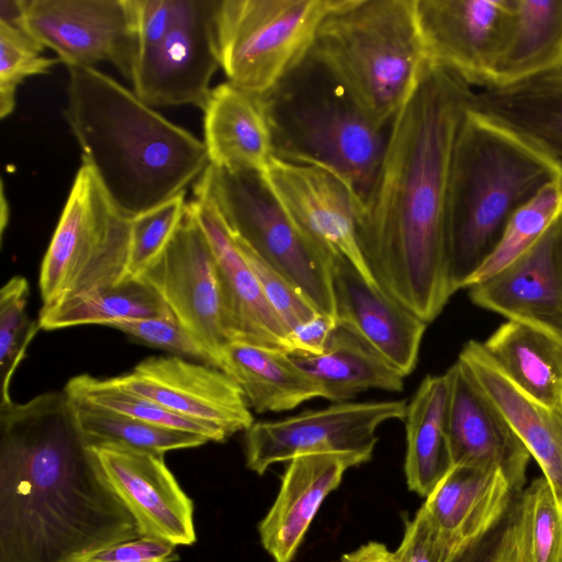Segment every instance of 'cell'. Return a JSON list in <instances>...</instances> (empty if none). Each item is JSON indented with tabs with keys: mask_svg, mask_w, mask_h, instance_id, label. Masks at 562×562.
<instances>
[{
	"mask_svg": "<svg viewBox=\"0 0 562 562\" xmlns=\"http://www.w3.org/2000/svg\"><path fill=\"white\" fill-rule=\"evenodd\" d=\"M475 91L428 66L390 125L384 157L358 213L360 248L378 286L431 323L456 293L447 199L452 151Z\"/></svg>",
	"mask_w": 562,
	"mask_h": 562,
	"instance_id": "obj_1",
	"label": "cell"
},
{
	"mask_svg": "<svg viewBox=\"0 0 562 562\" xmlns=\"http://www.w3.org/2000/svg\"><path fill=\"white\" fill-rule=\"evenodd\" d=\"M140 536L64 391L0 405V562H88Z\"/></svg>",
	"mask_w": 562,
	"mask_h": 562,
	"instance_id": "obj_2",
	"label": "cell"
},
{
	"mask_svg": "<svg viewBox=\"0 0 562 562\" xmlns=\"http://www.w3.org/2000/svg\"><path fill=\"white\" fill-rule=\"evenodd\" d=\"M66 121L112 203L138 216L186 192L210 165L204 142L94 67H68Z\"/></svg>",
	"mask_w": 562,
	"mask_h": 562,
	"instance_id": "obj_3",
	"label": "cell"
},
{
	"mask_svg": "<svg viewBox=\"0 0 562 562\" xmlns=\"http://www.w3.org/2000/svg\"><path fill=\"white\" fill-rule=\"evenodd\" d=\"M562 180V161L475 110L458 132L449 173L447 226L454 291L485 260L514 213Z\"/></svg>",
	"mask_w": 562,
	"mask_h": 562,
	"instance_id": "obj_4",
	"label": "cell"
},
{
	"mask_svg": "<svg viewBox=\"0 0 562 562\" xmlns=\"http://www.w3.org/2000/svg\"><path fill=\"white\" fill-rule=\"evenodd\" d=\"M261 99L273 156L336 176L358 214L380 170L390 126H378L310 53Z\"/></svg>",
	"mask_w": 562,
	"mask_h": 562,
	"instance_id": "obj_5",
	"label": "cell"
},
{
	"mask_svg": "<svg viewBox=\"0 0 562 562\" xmlns=\"http://www.w3.org/2000/svg\"><path fill=\"white\" fill-rule=\"evenodd\" d=\"M310 54L380 127H389L429 66L416 0H342Z\"/></svg>",
	"mask_w": 562,
	"mask_h": 562,
	"instance_id": "obj_6",
	"label": "cell"
},
{
	"mask_svg": "<svg viewBox=\"0 0 562 562\" xmlns=\"http://www.w3.org/2000/svg\"><path fill=\"white\" fill-rule=\"evenodd\" d=\"M194 196L211 200L234 237L282 274L317 312L337 322L336 259L294 227L259 172L210 164L195 182Z\"/></svg>",
	"mask_w": 562,
	"mask_h": 562,
	"instance_id": "obj_7",
	"label": "cell"
},
{
	"mask_svg": "<svg viewBox=\"0 0 562 562\" xmlns=\"http://www.w3.org/2000/svg\"><path fill=\"white\" fill-rule=\"evenodd\" d=\"M131 223L81 164L41 265L42 306L130 281Z\"/></svg>",
	"mask_w": 562,
	"mask_h": 562,
	"instance_id": "obj_8",
	"label": "cell"
},
{
	"mask_svg": "<svg viewBox=\"0 0 562 562\" xmlns=\"http://www.w3.org/2000/svg\"><path fill=\"white\" fill-rule=\"evenodd\" d=\"M342 0H218L220 65L227 82L257 97L310 53L324 18Z\"/></svg>",
	"mask_w": 562,
	"mask_h": 562,
	"instance_id": "obj_9",
	"label": "cell"
},
{
	"mask_svg": "<svg viewBox=\"0 0 562 562\" xmlns=\"http://www.w3.org/2000/svg\"><path fill=\"white\" fill-rule=\"evenodd\" d=\"M407 402L333 403L319 409L254 423L245 431L246 467L262 475L270 465L311 453H341L363 463L373 454L378 428L404 420Z\"/></svg>",
	"mask_w": 562,
	"mask_h": 562,
	"instance_id": "obj_10",
	"label": "cell"
},
{
	"mask_svg": "<svg viewBox=\"0 0 562 562\" xmlns=\"http://www.w3.org/2000/svg\"><path fill=\"white\" fill-rule=\"evenodd\" d=\"M137 280L160 296L206 353L210 364L222 370L228 339L220 277L207 237L189 203L166 247Z\"/></svg>",
	"mask_w": 562,
	"mask_h": 562,
	"instance_id": "obj_11",
	"label": "cell"
},
{
	"mask_svg": "<svg viewBox=\"0 0 562 562\" xmlns=\"http://www.w3.org/2000/svg\"><path fill=\"white\" fill-rule=\"evenodd\" d=\"M25 30L68 67L106 61L131 80L137 56L132 0H22Z\"/></svg>",
	"mask_w": 562,
	"mask_h": 562,
	"instance_id": "obj_12",
	"label": "cell"
},
{
	"mask_svg": "<svg viewBox=\"0 0 562 562\" xmlns=\"http://www.w3.org/2000/svg\"><path fill=\"white\" fill-rule=\"evenodd\" d=\"M218 0H180L173 25L156 47L137 56L133 91L150 106L203 109L220 65L215 13Z\"/></svg>",
	"mask_w": 562,
	"mask_h": 562,
	"instance_id": "obj_13",
	"label": "cell"
},
{
	"mask_svg": "<svg viewBox=\"0 0 562 562\" xmlns=\"http://www.w3.org/2000/svg\"><path fill=\"white\" fill-rule=\"evenodd\" d=\"M260 175L288 218L307 240L335 259L347 260L369 284L379 288L360 248L355 200L336 176L317 166L274 156Z\"/></svg>",
	"mask_w": 562,
	"mask_h": 562,
	"instance_id": "obj_14",
	"label": "cell"
},
{
	"mask_svg": "<svg viewBox=\"0 0 562 562\" xmlns=\"http://www.w3.org/2000/svg\"><path fill=\"white\" fill-rule=\"evenodd\" d=\"M109 379L176 415L218 429L227 438L255 423L238 383L205 363L178 356L149 357L132 371Z\"/></svg>",
	"mask_w": 562,
	"mask_h": 562,
	"instance_id": "obj_15",
	"label": "cell"
},
{
	"mask_svg": "<svg viewBox=\"0 0 562 562\" xmlns=\"http://www.w3.org/2000/svg\"><path fill=\"white\" fill-rule=\"evenodd\" d=\"M514 9L515 0H416L428 65L486 89Z\"/></svg>",
	"mask_w": 562,
	"mask_h": 562,
	"instance_id": "obj_16",
	"label": "cell"
},
{
	"mask_svg": "<svg viewBox=\"0 0 562 562\" xmlns=\"http://www.w3.org/2000/svg\"><path fill=\"white\" fill-rule=\"evenodd\" d=\"M448 372L447 441L451 465L498 470L518 495L526 487L529 451L460 360Z\"/></svg>",
	"mask_w": 562,
	"mask_h": 562,
	"instance_id": "obj_17",
	"label": "cell"
},
{
	"mask_svg": "<svg viewBox=\"0 0 562 562\" xmlns=\"http://www.w3.org/2000/svg\"><path fill=\"white\" fill-rule=\"evenodd\" d=\"M473 304L562 345V214L516 261L469 289Z\"/></svg>",
	"mask_w": 562,
	"mask_h": 562,
	"instance_id": "obj_18",
	"label": "cell"
},
{
	"mask_svg": "<svg viewBox=\"0 0 562 562\" xmlns=\"http://www.w3.org/2000/svg\"><path fill=\"white\" fill-rule=\"evenodd\" d=\"M90 447L142 536L176 547L195 543L193 502L166 465L164 456L114 446Z\"/></svg>",
	"mask_w": 562,
	"mask_h": 562,
	"instance_id": "obj_19",
	"label": "cell"
},
{
	"mask_svg": "<svg viewBox=\"0 0 562 562\" xmlns=\"http://www.w3.org/2000/svg\"><path fill=\"white\" fill-rule=\"evenodd\" d=\"M189 204L214 254L228 341L241 340L289 353V331L267 301L216 206L202 196Z\"/></svg>",
	"mask_w": 562,
	"mask_h": 562,
	"instance_id": "obj_20",
	"label": "cell"
},
{
	"mask_svg": "<svg viewBox=\"0 0 562 562\" xmlns=\"http://www.w3.org/2000/svg\"><path fill=\"white\" fill-rule=\"evenodd\" d=\"M337 324L349 329L405 376L416 368L427 323L369 284L342 258L333 269Z\"/></svg>",
	"mask_w": 562,
	"mask_h": 562,
	"instance_id": "obj_21",
	"label": "cell"
},
{
	"mask_svg": "<svg viewBox=\"0 0 562 562\" xmlns=\"http://www.w3.org/2000/svg\"><path fill=\"white\" fill-rule=\"evenodd\" d=\"M460 360L537 461L562 513V408L551 409L524 392L487 353L469 340Z\"/></svg>",
	"mask_w": 562,
	"mask_h": 562,
	"instance_id": "obj_22",
	"label": "cell"
},
{
	"mask_svg": "<svg viewBox=\"0 0 562 562\" xmlns=\"http://www.w3.org/2000/svg\"><path fill=\"white\" fill-rule=\"evenodd\" d=\"M363 463L341 453H311L289 461L278 496L260 521L265 550L276 562H291L326 496L344 473Z\"/></svg>",
	"mask_w": 562,
	"mask_h": 562,
	"instance_id": "obj_23",
	"label": "cell"
},
{
	"mask_svg": "<svg viewBox=\"0 0 562 562\" xmlns=\"http://www.w3.org/2000/svg\"><path fill=\"white\" fill-rule=\"evenodd\" d=\"M515 496L498 470L451 465L422 507L442 537L462 542L491 533Z\"/></svg>",
	"mask_w": 562,
	"mask_h": 562,
	"instance_id": "obj_24",
	"label": "cell"
},
{
	"mask_svg": "<svg viewBox=\"0 0 562 562\" xmlns=\"http://www.w3.org/2000/svg\"><path fill=\"white\" fill-rule=\"evenodd\" d=\"M202 110L210 164L262 173L273 153L261 97L226 81L211 90Z\"/></svg>",
	"mask_w": 562,
	"mask_h": 562,
	"instance_id": "obj_25",
	"label": "cell"
},
{
	"mask_svg": "<svg viewBox=\"0 0 562 562\" xmlns=\"http://www.w3.org/2000/svg\"><path fill=\"white\" fill-rule=\"evenodd\" d=\"M222 361V370L238 383L256 413L291 411L325 398L321 384L283 350L232 340L223 348Z\"/></svg>",
	"mask_w": 562,
	"mask_h": 562,
	"instance_id": "obj_26",
	"label": "cell"
},
{
	"mask_svg": "<svg viewBox=\"0 0 562 562\" xmlns=\"http://www.w3.org/2000/svg\"><path fill=\"white\" fill-rule=\"evenodd\" d=\"M561 69L562 0H515L513 22L486 89L510 87Z\"/></svg>",
	"mask_w": 562,
	"mask_h": 562,
	"instance_id": "obj_27",
	"label": "cell"
},
{
	"mask_svg": "<svg viewBox=\"0 0 562 562\" xmlns=\"http://www.w3.org/2000/svg\"><path fill=\"white\" fill-rule=\"evenodd\" d=\"M290 355V353H289ZM333 403L349 402L371 389L402 392L405 375L359 336L337 324L321 355H290Z\"/></svg>",
	"mask_w": 562,
	"mask_h": 562,
	"instance_id": "obj_28",
	"label": "cell"
},
{
	"mask_svg": "<svg viewBox=\"0 0 562 562\" xmlns=\"http://www.w3.org/2000/svg\"><path fill=\"white\" fill-rule=\"evenodd\" d=\"M449 397L447 370L424 378L406 406L404 472L408 488L423 497L451 467L447 441Z\"/></svg>",
	"mask_w": 562,
	"mask_h": 562,
	"instance_id": "obj_29",
	"label": "cell"
},
{
	"mask_svg": "<svg viewBox=\"0 0 562 562\" xmlns=\"http://www.w3.org/2000/svg\"><path fill=\"white\" fill-rule=\"evenodd\" d=\"M472 106L562 161V69L510 87L475 92Z\"/></svg>",
	"mask_w": 562,
	"mask_h": 562,
	"instance_id": "obj_30",
	"label": "cell"
},
{
	"mask_svg": "<svg viewBox=\"0 0 562 562\" xmlns=\"http://www.w3.org/2000/svg\"><path fill=\"white\" fill-rule=\"evenodd\" d=\"M482 344L524 392L551 409L562 408L560 342L526 324L507 321Z\"/></svg>",
	"mask_w": 562,
	"mask_h": 562,
	"instance_id": "obj_31",
	"label": "cell"
},
{
	"mask_svg": "<svg viewBox=\"0 0 562 562\" xmlns=\"http://www.w3.org/2000/svg\"><path fill=\"white\" fill-rule=\"evenodd\" d=\"M170 310L160 296L140 280L74 296L52 306H42L41 329L55 330L80 325L109 326L116 322L162 316Z\"/></svg>",
	"mask_w": 562,
	"mask_h": 562,
	"instance_id": "obj_32",
	"label": "cell"
},
{
	"mask_svg": "<svg viewBox=\"0 0 562 562\" xmlns=\"http://www.w3.org/2000/svg\"><path fill=\"white\" fill-rule=\"evenodd\" d=\"M69 401L76 426L88 446H114L165 456L172 450L195 448L209 442L195 434Z\"/></svg>",
	"mask_w": 562,
	"mask_h": 562,
	"instance_id": "obj_33",
	"label": "cell"
},
{
	"mask_svg": "<svg viewBox=\"0 0 562 562\" xmlns=\"http://www.w3.org/2000/svg\"><path fill=\"white\" fill-rule=\"evenodd\" d=\"M562 214V180L546 186L518 209L506 224L496 246L465 281L470 289L488 280L522 256Z\"/></svg>",
	"mask_w": 562,
	"mask_h": 562,
	"instance_id": "obj_34",
	"label": "cell"
},
{
	"mask_svg": "<svg viewBox=\"0 0 562 562\" xmlns=\"http://www.w3.org/2000/svg\"><path fill=\"white\" fill-rule=\"evenodd\" d=\"M64 392L72 401L145 423L195 434L209 441L223 442L227 439L223 431L176 415L149 398L116 386L109 378L76 375L66 383Z\"/></svg>",
	"mask_w": 562,
	"mask_h": 562,
	"instance_id": "obj_35",
	"label": "cell"
},
{
	"mask_svg": "<svg viewBox=\"0 0 562 562\" xmlns=\"http://www.w3.org/2000/svg\"><path fill=\"white\" fill-rule=\"evenodd\" d=\"M29 293V283L21 276L12 277L0 291V405L12 402L10 385L13 374L41 329L38 321H32L27 315Z\"/></svg>",
	"mask_w": 562,
	"mask_h": 562,
	"instance_id": "obj_36",
	"label": "cell"
},
{
	"mask_svg": "<svg viewBox=\"0 0 562 562\" xmlns=\"http://www.w3.org/2000/svg\"><path fill=\"white\" fill-rule=\"evenodd\" d=\"M45 47L23 26L0 22V116L15 108L19 85L27 77L47 74L59 61L42 55Z\"/></svg>",
	"mask_w": 562,
	"mask_h": 562,
	"instance_id": "obj_37",
	"label": "cell"
},
{
	"mask_svg": "<svg viewBox=\"0 0 562 562\" xmlns=\"http://www.w3.org/2000/svg\"><path fill=\"white\" fill-rule=\"evenodd\" d=\"M186 192L132 218L128 278L137 279L166 247L187 209Z\"/></svg>",
	"mask_w": 562,
	"mask_h": 562,
	"instance_id": "obj_38",
	"label": "cell"
},
{
	"mask_svg": "<svg viewBox=\"0 0 562 562\" xmlns=\"http://www.w3.org/2000/svg\"><path fill=\"white\" fill-rule=\"evenodd\" d=\"M525 504L533 562H562V513L544 476L520 493Z\"/></svg>",
	"mask_w": 562,
	"mask_h": 562,
	"instance_id": "obj_39",
	"label": "cell"
},
{
	"mask_svg": "<svg viewBox=\"0 0 562 562\" xmlns=\"http://www.w3.org/2000/svg\"><path fill=\"white\" fill-rule=\"evenodd\" d=\"M452 562H533L520 493L498 526L485 538L464 548Z\"/></svg>",
	"mask_w": 562,
	"mask_h": 562,
	"instance_id": "obj_40",
	"label": "cell"
},
{
	"mask_svg": "<svg viewBox=\"0 0 562 562\" xmlns=\"http://www.w3.org/2000/svg\"><path fill=\"white\" fill-rule=\"evenodd\" d=\"M233 238L254 271L267 301L288 331L319 313L282 274L263 261L243 241L234 236Z\"/></svg>",
	"mask_w": 562,
	"mask_h": 562,
	"instance_id": "obj_41",
	"label": "cell"
},
{
	"mask_svg": "<svg viewBox=\"0 0 562 562\" xmlns=\"http://www.w3.org/2000/svg\"><path fill=\"white\" fill-rule=\"evenodd\" d=\"M108 327L117 329L149 347L211 366L206 353L171 312L162 316L116 322Z\"/></svg>",
	"mask_w": 562,
	"mask_h": 562,
	"instance_id": "obj_42",
	"label": "cell"
},
{
	"mask_svg": "<svg viewBox=\"0 0 562 562\" xmlns=\"http://www.w3.org/2000/svg\"><path fill=\"white\" fill-rule=\"evenodd\" d=\"M483 538L462 542L446 539L420 506L415 516L406 521L403 539L395 553L398 562H452L464 548Z\"/></svg>",
	"mask_w": 562,
	"mask_h": 562,
	"instance_id": "obj_43",
	"label": "cell"
},
{
	"mask_svg": "<svg viewBox=\"0 0 562 562\" xmlns=\"http://www.w3.org/2000/svg\"><path fill=\"white\" fill-rule=\"evenodd\" d=\"M132 7L138 56L167 36L177 18L180 0H132Z\"/></svg>",
	"mask_w": 562,
	"mask_h": 562,
	"instance_id": "obj_44",
	"label": "cell"
},
{
	"mask_svg": "<svg viewBox=\"0 0 562 562\" xmlns=\"http://www.w3.org/2000/svg\"><path fill=\"white\" fill-rule=\"evenodd\" d=\"M176 546L165 540L140 536L111 546L94 554L88 562H176Z\"/></svg>",
	"mask_w": 562,
	"mask_h": 562,
	"instance_id": "obj_45",
	"label": "cell"
},
{
	"mask_svg": "<svg viewBox=\"0 0 562 562\" xmlns=\"http://www.w3.org/2000/svg\"><path fill=\"white\" fill-rule=\"evenodd\" d=\"M336 326L337 322L334 318L316 313L312 318L289 331V353L321 355Z\"/></svg>",
	"mask_w": 562,
	"mask_h": 562,
	"instance_id": "obj_46",
	"label": "cell"
},
{
	"mask_svg": "<svg viewBox=\"0 0 562 562\" xmlns=\"http://www.w3.org/2000/svg\"><path fill=\"white\" fill-rule=\"evenodd\" d=\"M336 562H398V559L395 551H390L384 543L370 541Z\"/></svg>",
	"mask_w": 562,
	"mask_h": 562,
	"instance_id": "obj_47",
	"label": "cell"
},
{
	"mask_svg": "<svg viewBox=\"0 0 562 562\" xmlns=\"http://www.w3.org/2000/svg\"><path fill=\"white\" fill-rule=\"evenodd\" d=\"M1 213H0V228H1V238L3 237V233L9 220V204L4 194L3 181L1 186Z\"/></svg>",
	"mask_w": 562,
	"mask_h": 562,
	"instance_id": "obj_48",
	"label": "cell"
},
{
	"mask_svg": "<svg viewBox=\"0 0 562 562\" xmlns=\"http://www.w3.org/2000/svg\"><path fill=\"white\" fill-rule=\"evenodd\" d=\"M561 350H562V346H561Z\"/></svg>",
	"mask_w": 562,
	"mask_h": 562,
	"instance_id": "obj_49",
	"label": "cell"
}]
</instances>
